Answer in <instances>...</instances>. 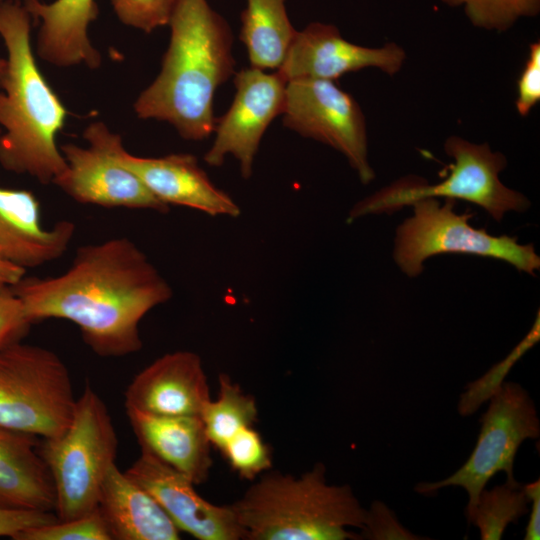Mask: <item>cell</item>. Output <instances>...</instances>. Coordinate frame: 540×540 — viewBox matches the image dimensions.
Instances as JSON below:
<instances>
[{
    "label": "cell",
    "mask_w": 540,
    "mask_h": 540,
    "mask_svg": "<svg viewBox=\"0 0 540 540\" xmlns=\"http://www.w3.org/2000/svg\"><path fill=\"white\" fill-rule=\"evenodd\" d=\"M220 452L231 469L249 481H254L271 468L270 448L253 426L237 432Z\"/></svg>",
    "instance_id": "obj_27"
},
{
    "label": "cell",
    "mask_w": 540,
    "mask_h": 540,
    "mask_svg": "<svg viewBox=\"0 0 540 540\" xmlns=\"http://www.w3.org/2000/svg\"><path fill=\"white\" fill-rule=\"evenodd\" d=\"M540 101V42L529 45L528 55L517 80L515 106L518 114L526 117Z\"/></svg>",
    "instance_id": "obj_32"
},
{
    "label": "cell",
    "mask_w": 540,
    "mask_h": 540,
    "mask_svg": "<svg viewBox=\"0 0 540 540\" xmlns=\"http://www.w3.org/2000/svg\"><path fill=\"white\" fill-rule=\"evenodd\" d=\"M106 127L95 121L85 128L88 147L72 143L60 147L67 166L53 184L81 204L167 213L169 206L115 158L105 139Z\"/></svg>",
    "instance_id": "obj_11"
},
{
    "label": "cell",
    "mask_w": 540,
    "mask_h": 540,
    "mask_svg": "<svg viewBox=\"0 0 540 540\" xmlns=\"http://www.w3.org/2000/svg\"><path fill=\"white\" fill-rule=\"evenodd\" d=\"M7 65V60L0 58V77L3 75Z\"/></svg>",
    "instance_id": "obj_36"
},
{
    "label": "cell",
    "mask_w": 540,
    "mask_h": 540,
    "mask_svg": "<svg viewBox=\"0 0 540 540\" xmlns=\"http://www.w3.org/2000/svg\"><path fill=\"white\" fill-rule=\"evenodd\" d=\"M246 540H357L364 509L349 485H331L316 463L296 477L270 469L231 504Z\"/></svg>",
    "instance_id": "obj_4"
},
{
    "label": "cell",
    "mask_w": 540,
    "mask_h": 540,
    "mask_svg": "<svg viewBox=\"0 0 540 540\" xmlns=\"http://www.w3.org/2000/svg\"><path fill=\"white\" fill-rule=\"evenodd\" d=\"M24 268L10 262L0 255V282L8 285L17 284L25 275Z\"/></svg>",
    "instance_id": "obj_35"
},
{
    "label": "cell",
    "mask_w": 540,
    "mask_h": 540,
    "mask_svg": "<svg viewBox=\"0 0 540 540\" xmlns=\"http://www.w3.org/2000/svg\"><path fill=\"white\" fill-rule=\"evenodd\" d=\"M30 29V14L22 4H0V37L7 51L0 77V165L49 184L67 166L56 145L67 110L38 68Z\"/></svg>",
    "instance_id": "obj_3"
},
{
    "label": "cell",
    "mask_w": 540,
    "mask_h": 540,
    "mask_svg": "<svg viewBox=\"0 0 540 540\" xmlns=\"http://www.w3.org/2000/svg\"><path fill=\"white\" fill-rule=\"evenodd\" d=\"M175 0H111L118 19L125 25L151 33L168 25Z\"/></svg>",
    "instance_id": "obj_29"
},
{
    "label": "cell",
    "mask_w": 540,
    "mask_h": 540,
    "mask_svg": "<svg viewBox=\"0 0 540 540\" xmlns=\"http://www.w3.org/2000/svg\"><path fill=\"white\" fill-rule=\"evenodd\" d=\"M482 414L475 448L467 461L449 477L435 482H420L415 491L433 495L442 488L457 486L466 490L468 504L465 514L476 505L480 492L498 472L513 480L516 453L527 439H538L540 420L529 393L516 382H503L488 400Z\"/></svg>",
    "instance_id": "obj_9"
},
{
    "label": "cell",
    "mask_w": 540,
    "mask_h": 540,
    "mask_svg": "<svg viewBox=\"0 0 540 540\" xmlns=\"http://www.w3.org/2000/svg\"><path fill=\"white\" fill-rule=\"evenodd\" d=\"M75 231L69 220L44 227L33 192L0 186V255L5 259L25 270L43 266L66 252Z\"/></svg>",
    "instance_id": "obj_17"
},
{
    "label": "cell",
    "mask_w": 540,
    "mask_h": 540,
    "mask_svg": "<svg viewBox=\"0 0 540 540\" xmlns=\"http://www.w3.org/2000/svg\"><path fill=\"white\" fill-rule=\"evenodd\" d=\"M286 0H247L241 14L240 40L252 67L277 70L296 35Z\"/></svg>",
    "instance_id": "obj_22"
},
{
    "label": "cell",
    "mask_w": 540,
    "mask_h": 540,
    "mask_svg": "<svg viewBox=\"0 0 540 540\" xmlns=\"http://www.w3.org/2000/svg\"><path fill=\"white\" fill-rule=\"evenodd\" d=\"M524 491L532 503L529 521L525 529L524 540L540 539V480L539 478L524 485Z\"/></svg>",
    "instance_id": "obj_34"
},
{
    "label": "cell",
    "mask_w": 540,
    "mask_h": 540,
    "mask_svg": "<svg viewBox=\"0 0 540 540\" xmlns=\"http://www.w3.org/2000/svg\"><path fill=\"white\" fill-rule=\"evenodd\" d=\"M105 139L115 158L164 204L192 208L210 216L240 215L237 203L213 184L194 155L135 156L125 149L121 136L108 127L105 129Z\"/></svg>",
    "instance_id": "obj_15"
},
{
    "label": "cell",
    "mask_w": 540,
    "mask_h": 540,
    "mask_svg": "<svg viewBox=\"0 0 540 540\" xmlns=\"http://www.w3.org/2000/svg\"><path fill=\"white\" fill-rule=\"evenodd\" d=\"M455 200L441 204L435 198L414 202L413 215L396 230L393 257L409 277L424 270V261L442 254H464L499 259L518 271L535 275L540 258L533 245L519 244L516 237L495 236L469 223L472 213L454 211Z\"/></svg>",
    "instance_id": "obj_8"
},
{
    "label": "cell",
    "mask_w": 540,
    "mask_h": 540,
    "mask_svg": "<svg viewBox=\"0 0 540 540\" xmlns=\"http://www.w3.org/2000/svg\"><path fill=\"white\" fill-rule=\"evenodd\" d=\"M286 84L277 71L268 73L251 66L236 73L233 102L216 121L215 139L204 161L219 167L227 155H232L239 162L241 175L248 179L266 129L282 115Z\"/></svg>",
    "instance_id": "obj_12"
},
{
    "label": "cell",
    "mask_w": 540,
    "mask_h": 540,
    "mask_svg": "<svg viewBox=\"0 0 540 540\" xmlns=\"http://www.w3.org/2000/svg\"><path fill=\"white\" fill-rule=\"evenodd\" d=\"M57 520L55 512L0 506V537L15 539L26 530Z\"/></svg>",
    "instance_id": "obj_33"
},
{
    "label": "cell",
    "mask_w": 540,
    "mask_h": 540,
    "mask_svg": "<svg viewBox=\"0 0 540 540\" xmlns=\"http://www.w3.org/2000/svg\"><path fill=\"white\" fill-rule=\"evenodd\" d=\"M112 540H178L180 531L153 496L116 463L106 475L98 499Z\"/></svg>",
    "instance_id": "obj_20"
},
{
    "label": "cell",
    "mask_w": 540,
    "mask_h": 540,
    "mask_svg": "<svg viewBox=\"0 0 540 540\" xmlns=\"http://www.w3.org/2000/svg\"><path fill=\"white\" fill-rule=\"evenodd\" d=\"M125 473L153 496L179 531L198 540H246L231 504L205 500L190 479L150 453L141 451Z\"/></svg>",
    "instance_id": "obj_14"
},
{
    "label": "cell",
    "mask_w": 540,
    "mask_h": 540,
    "mask_svg": "<svg viewBox=\"0 0 540 540\" xmlns=\"http://www.w3.org/2000/svg\"><path fill=\"white\" fill-rule=\"evenodd\" d=\"M12 288L31 324L68 320L101 357L140 351L141 320L173 296L171 286L147 255L124 236L82 245L64 273L25 275Z\"/></svg>",
    "instance_id": "obj_1"
},
{
    "label": "cell",
    "mask_w": 540,
    "mask_h": 540,
    "mask_svg": "<svg viewBox=\"0 0 540 540\" xmlns=\"http://www.w3.org/2000/svg\"><path fill=\"white\" fill-rule=\"evenodd\" d=\"M43 440L39 453L52 478L58 520L95 510L103 481L115 464L118 438L105 402L89 384L76 400L68 426Z\"/></svg>",
    "instance_id": "obj_5"
},
{
    "label": "cell",
    "mask_w": 540,
    "mask_h": 540,
    "mask_svg": "<svg viewBox=\"0 0 540 540\" xmlns=\"http://www.w3.org/2000/svg\"><path fill=\"white\" fill-rule=\"evenodd\" d=\"M405 61L406 52L397 43L366 47L346 40L334 25L313 22L296 32L276 71L286 81L300 78L336 81L347 73L367 68L393 76Z\"/></svg>",
    "instance_id": "obj_13"
},
{
    "label": "cell",
    "mask_w": 540,
    "mask_h": 540,
    "mask_svg": "<svg viewBox=\"0 0 540 540\" xmlns=\"http://www.w3.org/2000/svg\"><path fill=\"white\" fill-rule=\"evenodd\" d=\"M49 470L34 436L0 428V506L55 511Z\"/></svg>",
    "instance_id": "obj_21"
},
{
    "label": "cell",
    "mask_w": 540,
    "mask_h": 540,
    "mask_svg": "<svg viewBox=\"0 0 540 540\" xmlns=\"http://www.w3.org/2000/svg\"><path fill=\"white\" fill-rule=\"evenodd\" d=\"M540 339L539 311L527 335L500 362L493 365L484 375L468 383L460 395L457 405L458 413L467 417L474 414L482 404L487 402L501 387L505 377L522 356Z\"/></svg>",
    "instance_id": "obj_25"
},
{
    "label": "cell",
    "mask_w": 540,
    "mask_h": 540,
    "mask_svg": "<svg viewBox=\"0 0 540 540\" xmlns=\"http://www.w3.org/2000/svg\"><path fill=\"white\" fill-rule=\"evenodd\" d=\"M125 409L157 416H199L211 400L201 358L179 350L162 355L135 375Z\"/></svg>",
    "instance_id": "obj_16"
},
{
    "label": "cell",
    "mask_w": 540,
    "mask_h": 540,
    "mask_svg": "<svg viewBox=\"0 0 540 540\" xmlns=\"http://www.w3.org/2000/svg\"><path fill=\"white\" fill-rule=\"evenodd\" d=\"M283 125L343 154L363 184L375 178L368 158L365 116L354 97L336 81H287Z\"/></svg>",
    "instance_id": "obj_10"
},
{
    "label": "cell",
    "mask_w": 540,
    "mask_h": 540,
    "mask_svg": "<svg viewBox=\"0 0 540 540\" xmlns=\"http://www.w3.org/2000/svg\"><path fill=\"white\" fill-rule=\"evenodd\" d=\"M31 325L12 285L0 282V348L22 340Z\"/></svg>",
    "instance_id": "obj_31"
},
{
    "label": "cell",
    "mask_w": 540,
    "mask_h": 540,
    "mask_svg": "<svg viewBox=\"0 0 540 540\" xmlns=\"http://www.w3.org/2000/svg\"><path fill=\"white\" fill-rule=\"evenodd\" d=\"M141 447L195 485L208 479L211 443L199 416H157L126 409Z\"/></svg>",
    "instance_id": "obj_18"
},
{
    "label": "cell",
    "mask_w": 540,
    "mask_h": 540,
    "mask_svg": "<svg viewBox=\"0 0 540 540\" xmlns=\"http://www.w3.org/2000/svg\"><path fill=\"white\" fill-rule=\"evenodd\" d=\"M450 7L463 9L470 23L487 31L504 32L521 18L535 17L540 0H441Z\"/></svg>",
    "instance_id": "obj_26"
},
{
    "label": "cell",
    "mask_w": 540,
    "mask_h": 540,
    "mask_svg": "<svg viewBox=\"0 0 540 540\" xmlns=\"http://www.w3.org/2000/svg\"><path fill=\"white\" fill-rule=\"evenodd\" d=\"M23 6L40 21L37 54L57 67L84 64L90 69L100 67L102 57L88 37V26L97 18L95 0H24Z\"/></svg>",
    "instance_id": "obj_19"
},
{
    "label": "cell",
    "mask_w": 540,
    "mask_h": 540,
    "mask_svg": "<svg viewBox=\"0 0 540 540\" xmlns=\"http://www.w3.org/2000/svg\"><path fill=\"white\" fill-rule=\"evenodd\" d=\"M444 150L453 162L443 180L429 184L417 177L400 179L355 204L348 220L391 214L426 198L467 201L498 222L507 212L529 208V200L522 193L501 182L499 175L507 165L501 152L492 151L487 143H472L456 135L446 139Z\"/></svg>",
    "instance_id": "obj_6"
},
{
    "label": "cell",
    "mask_w": 540,
    "mask_h": 540,
    "mask_svg": "<svg viewBox=\"0 0 540 540\" xmlns=\"http://www.w3.org/2000/svg\"><path fill=\"white\" fill-rule=\"evenodd\" d=\"M529 500L524 485L516 479L480 492L473 510L466 515L475 525L482 540H499L510 523L528 513Z\"/></svg>",
    "instance_id": "obj_24"
},
{
    "label": "cell",
    "mask_w": 540,
    "mask_h": 540,
    "mask_svg": "<svg viewBox=\"0 0 540 540\" xmlns=\"http://www.w3.org/2000/svg\"><path fill=\"white\" fill-rule=\"evenodd\" d=\"M360 539L369 540H423L405 528L394 512L381 501H374L366 510Z\"/></svg>",
    "instance_id": "obj_30"
},
{
    "label": "cell",
    "mask_w": 540,
    "mask_h": 540,
    "mask_svg": "<svg viewBox=\"0 0 540 540\" xmlns=\"http://www.w3.org/2000/svg\"><path fill=\"white\" fill-rule=\"evenodd\" d=\"M4 0H0V4L3 2Z\"/></svg>",
    "instance_id": "obj_37"
},
{
    "label": "cell",
    "mask_w": 540,
    "mask_h": 540,
    "mask_svg": "<svg viewBox=\"0 0 540 540\" xmlns=\"http://www.w3.org/2000/svg\"><path fill=\"white\" fill-rule=\"evenodd\" d=\"M14 540H112L108 525L97 507L92 512L70 520L31 528Z\"/></svg>",
    "instance_id": "obj_28"
},
{
    "label": "cell",
    "mask_w": 540,
    "mask_h": 540,
    "mask_svg": "<svg viewBox=\"0 0 540 540\" xmlns=\"http://www.w3.org/2000/svg\"><path fill=\"white\" fill-rule=\"evenodd\" d=\"M168 25L161 70L134 111L140 119L168 122L185 140L201 141L215 129V92L234 73L232 31L207 0H175Z\"/></svg>",
    "instance_id": "obj_2"
},
{
    "label": "cell",
    "mask_w": 540,
    "mask_h": 540,
    "mask_svg": "<svg viewBox=\"0 0 540 540\" xmlns=\"http://www.w3.org/2000/svg\"><path fill=\"white\" fill-rule=\"evenodd\" d=\"M218 396L204 407L200 418L212 445L221 450L241 429L257 420L256 400L226 374L218 377Z\"/></svg>",
    "instance_id": "obj_23"
},
{
    "label": "cell",
    "mask_w": 540,
    "mask_h": 540,
    "mask_svg": "<svg viewBox=\"0 0 540 540\" xmlns=\"http://www.w3.org/2000/svg\"><path fill=\"white\" fill-rule=\"evenodd\" d=\"M76 400L69 369L54 351L22 340L0 348V428L57 436Z\"/></svg>",
    "instance_id": "obj_7"
}]
</instances>
